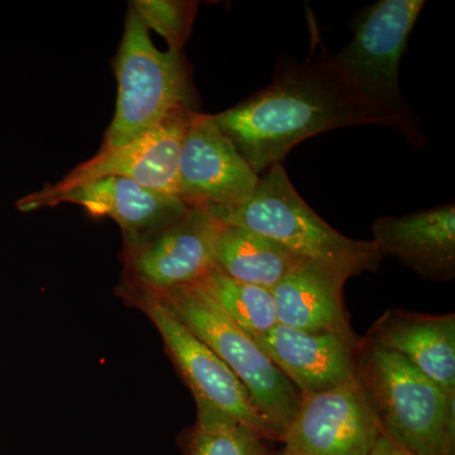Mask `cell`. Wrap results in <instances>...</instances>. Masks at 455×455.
Returning <instances> with one entry per match:
<instances>
[{
    "instance_id": "obj_1",
    "label": "cell",
    "mask_w": 455,
    "mask_h": 455,
    "mask_svg": "<svg viewBox=\"0 0 455 455\" xmlns=\"http://www.w3.org/2000/svg\"><path fill=\"white\" fill-rule=\"evenodd\" d=\"M257 175L322 132L371 124L367 114L322 61L289 66L268 88L212 116Z\"/></svg>"
},
{
    "instance_id": "obj_2",
    "label": "cell",
    "mask_w": 455,
    "mask_h": 455,
    "mask_svg": "<svg viewBox=\"0 0 455 455\" xmlns=\"http://www.w3.org/2000/svg\"><path fill=\"white\" fill-rule=\"evenodd\" d=\"M424 4L423 0L374 3L353 23L355 36L348 46L322 59L371 124L396 128L411 142L419 140L418 128L401 92L400 62Z\"/></svg>"
},
{
    "instance_id": "obj_3",
    "label": "cell",
    "mask_w": 455,
    "mask_h": 455,
    "mask_svg": "<svg viewBox=\"0 0 455 455\" xmlns=\"http://www.w3.org/2000/svg\"><path fill=\"white\" fill-rule=\"evenodd\" d=\"M355 379L382 431L409 455H455V396L406 359L359 340Z\"/></svg>"
},
{
    "instance_id": "obj_4",
    "label": "cell",
    "mask_w": 455,
    "mask_h": 455,
    "mask_svg": "<svg viewBox=\"0 0 455 455\" xmlns=\"http://www.w3.org/2000/svg\"><path fill=\"white\" fill-rule=\"evenodd\" d=\"M208 209L221 223L266 236L299 259L350 277L376 271L385 259L373 241H355L325 223L302 200L281 164L259 178L252 196L244 203Z\"/></svg>"
},
{
    "instance_id": "obj_5",
    "label": "cell",
    "mask_w": 455,
    "mask_h": 455,
    "mask_svg": "<svg viewBox=\"0 0 455 455\" xmlns=\"http://www.w3.org/2000/svg\"><path fill=\"white\" fill-rule=\"evenodd\" d=\"M114 71L118 98L101 148L127 145L173 113L196 110V94L182 52L158 50L131 5Z\"/></svg>"
},
{
    "instance_id": "obj_6",
    "label": "cell",
    "mask_w": 455,
    "mask_h": 455,
    "mask_svg": "<svg viewBox=\"0 0 455 455\" xmlns=\"http://www.w3.org/2000/svg\"><path fill=\"white\" fill-rule=\"evenodd\" d=\"M149 292L238 377L281 442L300 405L301 394L296 386L199 284Z\"/></svg>"
},
{
    "instance_id": "obj_7",
    "label": "cell",
    "mask_w": 455,
    "mask_h": 455,
    "mask_svg": "<svg viewBox=\"0 0 455 455\" xmlns=\"http://www.w3.org/2000/svg\"><path fill=\"white\" fill-rule=\"evenodd\" d=\"M125 301L145 313L157 328L164 347L196 403L220 410L262 434L280 442L277 434L252 403L238 377L205 343L173 315L154 293L122 283L118 287Z\"/></svg>"
},
{
    "instance_id": "obj_8",
    "label": "cell",
    "mask_w": 455,
    "mask_h": 455,
    "mask_svg": "<svg viewBox=\"0 0 455 455\" xmlns=\"http://www.w3.org/2000/svg\"><path fill=\"white\" fill-rule=\"evenodd\" d=\"M221 227L208 208H188L175 223L123 241L122 283L154 292L196 283L215 267Z\"/></svg>"
},
{
    "instance_id": "obj_9",
    "label": "cell",
    "mask_w": 455,
    "mask_h": 455,
    "mask_svg": "<svg viewBox=\"0 0 455 455\" xmlns=\"http://www.w3.org/2000/svg\"><path fill=\"white\" fill-rule=\"evenodd\" d=\"M259 181L212 116L194 110L180 149L176 196L188 208H228L250 199Z\"/></svg>"
},
{
    "instance_id": "obj_10",
    "label": "cell",
    "mask_w": 455,
    "mask_h": 455,
    "mask_svg": "<svg viewBox=\"0 0 455 455\" xmlns=\"http://www.w3.org/2000/svg\"><path fill=\"white\" fill-rule=\"evenodd\" d=\"M382 435L357 379L301 395L281 443L286 455H371Z\"/></svg>"
},
{
    "instance_id": "obj_11",
    "label": "cell",
    "mask_w": 455,
    "mask_h": 455,
    "mask_svg": "<svg viewBox=\"0 0 455 455\" xmlns=\"http://www.w3.org/2000/svg\"><path fill=\"white\" fill-rule=\"evenodd\" d=\"M193 112V109L179 110L127 145L100 148L94 157L75 167L56 184L33 194L52 196L92 180L124 178L142 187L176 196L180 149Z\"/></svg>"
},
{
    "instance_id": "obj_12",
    "label": "cell",
    "mask_w": 455,
    "mask_h": 455,
    "mask_svg": "<svg viewBox=\"0 0 455 455\" xmlns=\"http://www.w3.org/2000/svg\"><path fill=\"white\" fill-rule=\"evenodd\" d=\"M64 203L83 206L92 217L116 221L123 232V241H134L157 232L175 223L188 211L179 196L124 178L92 180L52 196L31 194L22 197L17 208L20 212H33Z\"/></svg>"
},
{
    "instance_id": "obj_13",
    "label": "cell",
    "mask_w": 455,
    "mask_h": 455,
    "mask_svg": "<svg viewBox=\"0 0 455 455\" xmlns=\"http://www.w3.org/2000/svg\"><path fill=\"white\" fill-rule=\"evenodd\" d=\"M256 343L301 395L355 381L359 339L277 324Z\"/></svg>"
},
{
    "instance_id": "obj_14",
    "label": "cell",
    "mask_w": 455,
    "mask_h": 455,
    "mask_svg": "<svg viewBox=\"0 0 455 455\" xmlns=\"http://www.w3.org/2000/svg\"><path fill=\"white\" fill-rule=\"evenodd\" d=\"M372 232V241L383 257H396L427 280H453L454 204L403 217L379 218Z\"/></svg>"
},
{
    "instance_id": "obj_15",
    "label": "cell",
    "mask_w": 455,
    "mask_h": 455,
    "mask_svg": "<svg viewBox=\"0 0 455 455\" xmlns=\"http://www.w3.org/2000/svg\"><path fill=\"white\" fill-rule=\"evenodd\" d=\"M364 339L401 355L455 396L454 314L430 315L387 310L374 323Z\"/></svg>"
},
{
    "instance_id": "obj_16",
    "label": "cell",
    "mask_w": 455,
    "mask_h": 455,
    "mask_svg": "<svg viewBox=\"0 0 455 455\" xmlns=\"http://www.w3.org/2000/svg\"><path fill=\"white\" fill-rule=\"evenodd\" d=\"M346 272L307 263L271 290L278 324L311 333H333L357 339L344 305Z\"/></svg>"
},
{
    "instance_id": "obj_17",
    "label": "cell",
    "mask_w": 455,
    "mask_h": 455,
    "mask_svg": "<svg viewBox=\"0 0 455 455\" xmlns=\"http://www.w3.org/2000/svg\"><path fill=\"white\" fill-rule=\"evenodd\" d=\"M307 263L266 236L230 224L221 227L215 266L239 283L272 290Z\"/></svg>"
},
{
    "instance_id": "obj_18",
    "label": "cell",
    "mask_w": 455,
    "mask_h": 455,
    "mask_svg": "<svg viewBox=\"0 0 455 455\" xmlns=\"http://www.w3.org/2000/svg\"><path fill=\"white\" fill-rule=\"evenodd\" d=\"M196 283L253 340L278 324L271 290L233 280L217 266Z\"/></svg>"
},
{
    "instance_id": "obj_19",
    "label": "cell",
    "mask_w": 455,
    "mask_h": 455,
    "mask_svg": "<svg viewBox=\"0 0 455 455\" xmlns=\"http://www.w3.org/2000/svg\"><path fill=\"white\" fill-rule=\"evenodd\" d=\"M196 423L188 434L185 455H272L268 440L232 416L196 403Z\"/></svg>"
},
{
    "instance_id": "obj_20",
    "label": "cell",
    "mask_w": 455,
    "mask_h": 455,
    "mask_svg": "<svg viewBox=\"0 0 455 455\" xmlns=\"http://www.w3.org/2000/svg\"><path fill=\"white\" fill-rule=\"evenodd\" d=\"M130 5L148 31L164 38L169 51L181 52L190 37L197 12L196 2L184 0H134Z\"/></svg>"
},
{
    "instance_id": "obj_21",
    "label": "cell",
    "mask_w": 455,
    "mask_h": 455,
    "mask_svg": "<svg viewBox=\"0 0 455 455\" xmlns=\"http://www.w3.org/2000/svg\"><path fill=\"white\" fill-rule=\"evenodd\" d=\"M371 455H409L397 447L396 444L391 442L390 439L386 438L385 435L379 436L374 445L372 453Z\"/></svg>"
},
{
    "instance_id": "obj_22",
    "label": "cell",
    "mask_w": 455,
    "mask_h": 455,
    "mask_svg": "<svg viewBox=\"0 0 455 455\" xmlns=\"http://www.w3.org/2000/svg\"><path fill=\"white\" fill-rule=\"evenodd\" d=\"M275 455H286V454H284V453H283H283H280V454H275Z\"/></svg>"
}]
</instances>
